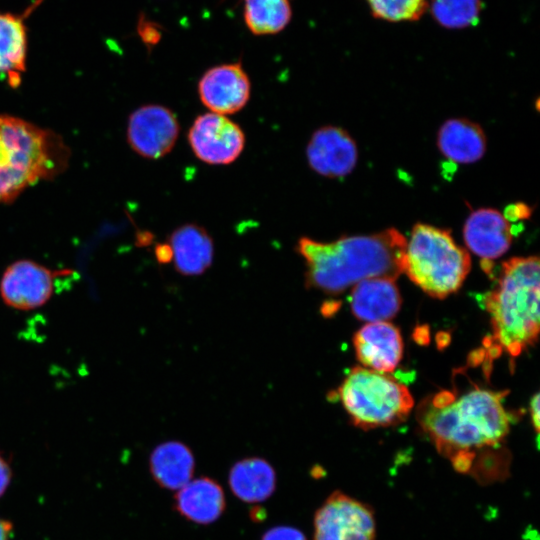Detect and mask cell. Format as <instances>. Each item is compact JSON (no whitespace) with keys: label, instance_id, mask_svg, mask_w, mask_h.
<instances>
[{"label":"cell","instance_id":"1","mask_svg":"<svg viewBox=\"0 0 540 540\" xmlns=\"http://www.w3.org/2000/svg\"><path fill=\"white\" fill-rule=\"evenodd\" d=\"M500 392L472 385L467 390H442L425 398L417 408V420L455 469L468 472L477 453L498 448L510 428L509 414Z\"/></svg>","mask_w":540,"mask_h":540},{"label":"cell","instance_id":"2","mask_svg":"<svg viewBox=\"0 0 540 540\" xmlns=\"http://www.w3.org/2000/svg\"><path fill=\"white\" fill-rule=\"evenodd\" d=\"M407 239L395 228L332 242L301 237L296 251L306 264L305 283L328 294L369 278L396 280L403 273Z\"/></svg>","mask_w":540,"mask_h":540},{"label":"cell","instance_id":"3","mask_svg":"<svg viewBox=\"0 0 540 540\" xmlns=\"http://www.w3.org/2000/svg\"><path fill=\"white\" fill-rule=\"evenodd\" d=\"M539 258L513 257L502 263L496 286L484 297L491 319L494 350L517 357L533 346L539 334Z\"/></svg>","mask_w":540,"mask_h":540},{"label":"cell","instance_id":"4","mask_svg":"<svg viewBox=\"0 0 540 540\" xmlns=\"http://www.w3.org/2000/svg\"><path fill=\"white\" fill-rule=\"evenodd\" d=\"M68 159L69 149L58 134L0 115V203L12 202L29 186L55 177Z\"/></svg>","mask_w":540,"mask_h":540},{"label":"cell","instance_id":"5","mask_svg":"<svg viewBox=\"0 0 540 540\" xmlns=\"http://www.w3.org/2000/svg\"><path fill=\"white\" fill-rule=\"evenodd\" d=\"M470 268L468 251L457 245L449 230L414 225L406 243L403 272L425 293L438 299L455 293Z\"/></svg>","mask_w":540,"mask_h":540},{"label":"cell","instance_id":"6","mask_svg":"<svg viewBox=\"0 0 540 540\" xmlns=\"http://www.w3.org/2000/svg\"><path fill=\"white\" fill-rule=\"evenodd\" d=\"M333 395L352 423L364 430L397 425L406 420L414 405L404 384L365 367L352 368Z\"/></svg>","mask_w":540,"mask_h":540},{"label":"cell","instance_id":"7","mask_svg":"<svg viewBox=\"0 0 540 540\" xmlns=\"http://www.w3.org/2000/svg\"><path fill=\"white\" fill-rule=\"evenodd\" d=\"M376 519L366 503L334 491L317 509L313 540H374Z\"/></svg>","mask_w":540,"mask_h":540},{"label":"cell","instance_id":"8","mask_svg":"<svg viewBox=\"0 0 540 540\" xmlns=\"http://www.w3.org/2000/svg\"><path fill=\"white\" fill-rule=\"evenodd\" d=\"M196 157L211 165L234 162L245 146V135L238 124L222 114L199 115L188 132Z\"/></svg>","mask_w":540,"mask_h":540},{"label":"cell","instance_id":"9","mask_svg":"<svg viewBox=\"0 0 540 540\" xmlns=\"http://www.w3.org/2000/svg\"><path fill=\"white\" fill-rule=\"evenodd\" d=\"M61 274L33 260L14 261L1 277V299L8 307L21 311L40 308L51 299L55 280Z\"/></svg>","mask_w":540,"mask_h":540},{"label":"cell","instance_id":"10","mask_svg":"<svg viewBox=\"0 0 540 540\" xmlns=\"http://www.w3.org/2000/svg\"><path fill=\"white\" fill-rule=\"evenodd\" d=\"M178 134L179 123L175 114L161 105L141 106L128 119L127 141L138 155L148 159L168 154Z\"/></svg>","mask_w":540,"mask_h":540},{"label":"cell","instance_id":"11","mask_svg":"<svg viewBox=\"0 0 540 540\" xmlns=\"http://www.w3.org/2000/svg\"><path fill=\"white\" fill-rule=\"evenodd\" d=\"M250 80L240 63H229L208 69L198 83L202 103L217 114L241 110L250 97Z\"/></svg>","mask_w":540,"mask_h":540},{"label":"cell","instance_id":"12","mask_svg":"<svg viewBox=\"0 0 540 540\" xmlns=\"http://www.w3.org/2000/svg\"><path fill=\"white\" fill-rule=\"evenodd\" d=\"M306 155L311 169L329 178L347 176L358 160L354 139L344 129L336 126L317 129L308 142Z\"/></svg>","mask_w":540,"mask_h":540},{"label":"cell","instance_id":"13","mask_svg":"<svg viewBox=\"0 0 540 540\" xmlns=\"http://www.w3.org/2000/svg\"><path fill=\"white\" fill-rule=\"evenodd\" d=\"M512 228L505 216L496 209L480 208L473 211L463 227V238L468 249L479 256L486 272L491 261L507 252L512 243Z\"/></svg>","mask_w":540,"mask_h":540},{"label":"cell","instance_id":"14","mask_svg":"<svg viewBox=\"0 0 540 540\" xmlns=\"http://www.w3.org/2000/svg\"><path fill=\"white\" fill-rule=\"evenodd\" d=\"M358 361L379 373L393 372L403 356V341L397 327L387 321L371 322L354 335Z\"/></svg>","mask_w":540,"mask_h":540},{"label":"cell","instance_id":"15","mask_svg":"<svg viewBox=\"0 0 540 540\" xmlns=\"http://www.w3.org/2000/svg\"><path fill=\"white\" fill-rule=\"evenodd\" d=\"M401 302L395 280L388 278L362 280L353 286L350 295L354 316L369 323L393 318L398 313Z\"/></svg>","mask_w":540,"mask_h":540},{"label":"cell","instance_id":"16","mask_svg":"<svg viewBox=\"0 0 540 540\" xmlns=\"http://www.w3.org/2000/svg\"><path fill=\"white\" fill-rule=\"evenodd\" d=\"M175 269L185 276L203 274L212 264L213 240L197 224H185L175 229L168 242Z\"/></svg>","mask_w":540,"mask_h":540},{"label":"cell","instance_id":"17","mask_svg":"<svg viewBox=\"0 0 540 540\" xmlns=\"http://www.w3.org/2000/svg\"><path fill=\"white\" fill-rule=\"evenodd\" d=\"M175 508L179 514L197 524L216 521L225 509L222 487L209 477L191 479L178 489Z\"/></svg>","mask_w":540,"mask_h":540},{"label":"cell","instance_id":"18","mask_svg":"<svg viewBox=\"0 0 540 540\" xmlns=\"http://www.w3.org/2000/svg\"><path fill=\"white\" fill-rule=\"evenodd\" d=\"M439 151L454 163L471 164L480 160L487 140L484 131L468 119L454 118L445 121L437 135Z\"/></svg>","mask_w":540,"mask_h":540},{"label":"cell","instance_id":"19","mask_svg":"<svg viewBox=\"0 0 540 540\" xmlns=\"http://www.w3.org/2000/svg\"><path fill=\"white\" fill-rule=\"evenodd\" d=\"M155 481L163 488L178 490L193 476L195 460L188 446L179 441H168L154 448L149 460Z\"/></svg>","mask_w":540,"mask_h":540},{"label":"cell","instance_id":"20","mask_svg":"<svg viewBox=\"0 0 540 540\" xmlns=\"http://www.w3.org/2000/svg\"><path fill=\"white\" fill-rule=\"evenodd\" d=\"M233 494L247 503L268 499L276 488V473L263 458L250 457L236 462L229 472Z\"/></svg>","mask_w":540,"mask_h":540},{"label":"cell","instance_id":"21","mask_svg":"<svg viewBox=\"0 0 540 540\" xmlns=\"http://www.w3.org/2000/svg\"><path fill=\"white\" fill-rule=\"evenodd\" d=\"M27 52L26 29L19 17L0 14V73L8 76L12 86L20 82L25 70Z\"/></svg>","mask_w":540,"mask_h":540},{"label":"cell","instance_id":"22","mask_svg":"<svg viewBox=\"0 0 540 540\" xmlns=\"http://www.w3.org/2000/svg\"><path fill=\"white\" fill-rule=\"evenodd\" d=\"M289 0H244V20L255 35H270L283 30L290 22Z\"/></svg>","mask_w":540,"mask_h":540},{"label":"cell","instance_id":"23","mask_svg":"<svg viewBox=\"0 0 540 540\" xmlns=\"http://www.w3.org/2000/svg\"><path fill=\"white\" fill-rule=\"evenodd\" d=\"M479 0H432V14L447 28H464L478 19Z\"/></svg>","mask_w":540,"mask_h":540},{"label":"cell","instance_id":"24","mask_svg":"<svg viewBox=\"0 0 540 540\" xmlns=\"http://www.w3.org/2000/svg\"><path fill=\"white\" fill-rule=\"evenodd\" d=\"M374 16L389 20H417L426 9L425 0H366Z\"/></svg>","mask_w":540,"mask_h":540},{"label":"cell","instance_id":"25","mask_svg":"<svg viewBox=\"0 0 540 540\" xmlns=\"http://www.w3.org/2000/svg\"><path fill=\"white\" fill-rule=\"evenodd\" d=\"M262 540H307L305 535L297 528L290 526H277L269 529Z\"/></svg>","mask_w":540,"mask_h":540},{"label":"cell","instance_id":"26","mask_svg":"<svg viewBox=\"0 0 540 540\" xmlns=\"http://www.w3.org/2000/svg\"><path fill=\"white\" fill-rule=\"evenodd\" d=\"M531 211L528 206L522 203L510 205L506 208L503 214L508 221L526 219L530 216Z\"/></svg>","mask_w":540,"mask_h":540},{"label":"cell","instance_id":"27","mask_svg":"<svg viewBox=\"0 0 540 540\" xmlns=\"http://www.w3.org/2000/svg\"><path fill=\"white\" fill-rule=\"evenodd\" d=\"M139 34L145 43H155L159 37L157 30L148 22H139Z\"/></svg>","mask_w":540,"mask_h":540},{"label":"cell","instance_id":"28","mask_svg":"<svg viewBox=\"0 0 540 540\" xmlns=\"http://www.w3.org/2000/svg\"><path fill=\"white\" fill-rule=\"evenodd\" d=\"M11 479V470L6 462V460L3 458V456L0 454V497L3 495V493L6 491Z\"/></svg>","mask_w":540,"mask_h":540},{"label":"cell","instance_id":"29","mask_svg":"<svg viewBox=\"0 0 540 540\" xmlns=\"http://www.w3.org/2000/svg\"><path fill=\"white\" fill-rule=\"evenodd\" d=\"M156 257L160 263H168L172 260V252L168 243L156 247Z\"/></svg>","mask_w":540,"mask_h":540},{"label":"cell","instance_id":"30","mask_svg":"<svg viewBox=\"0 0 540 540\" xmlns=\"http://www.w3.org/2000/svg\"><path fill=\"white\" fill-rule=\"evenodd\" d=\"M532 423L536 433L539 432V394H535L531 400Z\"/></svg>","mask_w":540,"mask_h":540},{"label":"cell","instance_id":"31","mask_svg":"<svg viewBox=\"0 0 540 540\" xmlns=\"http://www.w3.org/2000/svg\"><path fill=\"white\" fill-rule=\"evenodd\" d=\"M12 530V524L0 519V540H8Z\"/></svg>","mask_w":540,"mask_h":540}]
</instances>
